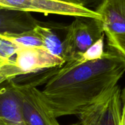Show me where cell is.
Instances as JSON below:
<instances>
[{
  "label": "cell",
  "instance_id": "obj_1",
  "mask_svg": "<svg viewBox=\"0 0 125 125\" xmlns=\"http://www.w3.org/2000/svg\"><path fill=\"white\" fill-rule=\"evenodd\" d=\"M125 73V58L109 46L99 60L66 62L42 90L56 118L77 115L118 85Z\"/></svg>",
  "mask_w": 125,
  "mask_h": 125
},
{
  "label": "cell",
  "instance_id": "obj_2",
  "mask_svg": "<svg viewBox=\"0 0 125 125\" xmlns=\"http://www.w3.org/2000/svg\"><path fill=\"white\" fill-rule=\"evenodd\" d=\"M101 19L77 17L67 26L64 39L66 62L75 61L96 41L104 36Z\"/></svg>",
  "mask_w": 125,
  "mask_h": 125
},
{
  "label": "cell",
  "instance_id": "obj_3",
  "mask_svg": "<svg viewBox=\"0 0 125 125\" xmlns=\"http://www.w3.org/2000/svg\"><path fill=\"white\" fill-rule=\"evenodd\" d=\"M26 125H60L36 85L11 79Z\"/></svg>",
  "mask_w": 125,
  "mask_h": 125
},
{
  "label": "cell",
  "instance_id": "obj_4",
  "mask_svg": "<svg viewBox=\"0 0 125 125\" xmlns=\"http://www.w3.org/2000/svg\"><path fill=\"white\" fill-rule=\"evenodd\" d=\"M121 90L118 85L77 116L80 125H121Z\"/></svg>",
  "mask_w": 125,
  "mask_h": 125
},
{
  "label": "cell",
  "instance_id": "obj_5",
  "mask_svg": "<svg viewBox=\"0 0 125 125\" xmlns=\"http://www.w3.org/2000/svg\"><path fill=\"white\" fill-rule=\"evenodd\" d=\"M4 1L8 9L39 12L45 15L56 14L101 19L100 14L96 10L61 0H4Z\"/></svg>",
  "mask_w": 125,
  "mask_h": 125
},
{
  "label": "cell",
  "instance_id": "obj_6",
  "mask_svg": "<svg viewBox=\"0 0 125 125\" xmlns=\"http://www.w3.org/2000/svg\"><path fill=\"white\" fill-rule=\"evenodd\" d=\"M14 61L23 75L60 67L66 62L41 47H19Z\"/></svg>",
  "mask_w": 125,
  "mask_h": 125
},
{
  "label": "cell",
  "instance_id": "obj_7",
  "mask_svg": "<svg viewBox=\"0 0 125 125\" xmlns=\"http://www.w3.org/2000/svg\"><path fill=\"white\" fill-rule=\"evenodd\" d=\"M0 120L5 125H26L11 79L0 84Z\"/></svg>",
  "mask_w": 125,
  "mask_h": 125
},
{
  "label": "cell",
  "instance_id": "obj_8",
  "mask_svg": "<svg viewBox=\"0 0 125 125\" xmlns=\"http://www.w3.org/2000/svg\"><path fill=\"white\" fill-rule=\"evenodd\" d=\"M96 11L105 34H125V0H103Z\"/></svg>",
  "mask_w": 125,
  "mask_h": 125
},
{
  "label": "cell",
  "instance_id": "obj_9",
  "mask_svg": "<svg viewBox=\"0 0 125 125\" xmlns=\"http://www.w3.org/2000/svg\"><path fill=\"white\" fill-rule=\"evenodd\" d=\"M39 22L30 12L8 9L0 10V34H20L31 31Z\"/></svg>",
  "mask_w": 125,
  "mask_h": 125
},
{
  "label": "cell",
  "instance_id": "obj_10",
  "mask_svg": "<svg viewBox=\"0 0 125 125\" xmlns=\"http://www.w3.org/2000/svg\"><path fill=\"white\" fill-rule=\"evenodd\" d=\"M59 25L58 24H47L40 21L34 30L41 40L44 49L65 61L64 38H61L56 31Z\"/></svg>",
  "mask_w": 125,
  "mask_h": 125
},
{
  "label": "cell",
  "instance_id": "obj_11",
  "mask_svg": "<svg viewBox=\"0 0 125 125\" xmlns=\"http://www.w3.org/2000/svg\"><path fill=\"white\" fill-rule=\"evenodd\" d=\"M1 34L3 39L12 43L18 47H43L41 40L35 33L34 30L20 34L3 33Z\"/></svg>",
  "mask_w": 125,
  "mask_h": 125
},
{
  "label": "cell",
  "instance_id": "obj_12",
  "mask_svg": "<svg viewBox=\"0 0 125 125\" xmlns=\"http://www.w3.org/2000/svg\"><path fill=\"white\" fill-rule=\"evenodd\" d=\"M104 36L91 45L79 59L75 60L80 62L99 60L104 53Z\"/></svg>",
  "mask_w": 125,
  "mask_h": 125
},
{
  "label": "cell",
  "instance_id": "obj_13",
  "mask_svg": "<svg viewBox=\"0 0 125 125\" xmlns=\"http://www.w3.org/2000/svg\"><path fill=\"white\" fill-rule=\"evenodd\" d=\"M108 45L125 58V34H105Z\"/></svg>",
  "mask_w": 125,
  "mask_h": 125
},
{
  "label": "cell",
  "instance_id": "obj_14",
  "mask_svg": "<svg viewBox=\"0 0 125 125\" xmlns=\"http://www.w3.org/2000/svg\"><path fill=\"white\" fill-rule=\"evenodd\" d=\"M18 48L12 43L3 39L0 34V56L10 59L12 56L16 54Z\"/></svg>",
  "mask_w": 125,
  "mask_h": 125
},
{
  "label": "cell",
  "instance_id": "obj_15",
  "mask_svg": "<svg viewBox=\"0 0 125 125\" xmlns=\"http://www.w3.org/2000/svg\"><path fill=\"white\" fill-rule=\"evenodd\" d=\"M22 75V73L19 68L14 69V70L10 71L1 73L0 74V84H1L2 83L6 81V80H9V79H14L17 77Z\"/></svg>",
  "mask_w": 125,
  "mask_h": 125
},
{
  "label": "cell",
  "instance_id": "obj_16",
  "mask_svg": "<svg viewBox=\"0 0 125 125\" xmlns=\"http://www.w3.org/2000/svg\"><path fill=\"white\" fill-rule=\"evenodd\" d=\"M103 0H81L83 6L90 9L91 8L96 9L100 6Z\"/></svg>",
  "mask_w": 125,
  "mask_h": 125
},
{
  "label": "cell",
  "instance_id": "obj_17",
  "mask_svg": "<svg viewBox=\"0 0 125 125\" xmlns=\"http://www.w3.org/2000/svg\"><path fill=\"white\" fill-rule=\"evenodd\" d=\"M17 67L15 65V61H14L8 64H0V74L1 73H6V72L14 70L17 69Z\"/></svg>",
  "mask_w": 125,
  "mask_h": 125
},
{
  "label": "cell",
  "instance_id": "obj_18",
  "mask_svg": "<svg viewBox=\"0 0 125 125\" xmlns=\"http://www.w3.org/2000/svg\"><path fill=\"white\" fill-rule=\"evenodd\" d=\"M121 125H125V105H123L121 110Z\"/></svg>",
  "mask_w": 125,
  "mask_h": 125
},
{
  "label": "cell",
  "instance_id": "obj_19",
  "mask_svg": "<svg viewBox=\"0 0 125 125\" xmlns=\"http://www.w3.org/2000/svg\"><path fill=\"white\" fill-rule=\"evenodd\" d=\"M61 1H66V2H69V3H74V4H79V5L83 6L81 0H61Z\"/></svg>",
  "mask_w": 125,
  "mask_h": 125
},
{
  "label": "cell",
  "instance_id": "obj_20",
  "mask_svg": "<svg viewBox=\"0 0 125 125\" xmlns=\"http://www.w3.org/2000/svg\"><path fill=\"white\" fill-rule=\"evenodd\" d=\"M121 101H122V104L123 105H125V87L121 91Z\"/></svg>",
  "mask_w": 125,
  "mask_h": 125
},
{
  "label": "cell",
  "instance_id": "obj_21",
  "mask_svg": "<svg viewBox=\"0 0 125 125\" xmlns=\"http://www.w3.org/2000/svg\"><path fill=\"white\" fill-rule=\"evenodd\" d=\"M0 6L3 8H4V9H8L5 3H4V0H0Z\"/></svg>",
  "mask_w": 125,
  "mask_h": 125
},
{
  "label": "cell",
  "instance_id": "obj_22",
  "mask_svg": "<svg viewBox=\"0 0 125 125\" xmlns=\"http://www.w3.org/2000/svg\"><path fill=\"white\" fill-rule=\"evenodd\" d=\"M0 125H5L4 123H3L1 120H0Z\"/></svg>",
  "mask_w": 125,
  "mask_h": 125
},
{
  "label": "cell",
  "instance_id": "obj_23",
  "mask_svg": "<svg viewBox=\"0 0 125 125\" xmlns=\"http://www.w3.org/2000/svg\"><path fill=\"white\" fill-rule=\"evenodd\" d=\"M80 125L79 123H77V124H74V125Z\"/></svg>",
  "mask_w": 125,
  "mask_h": 125
},
{
  "label": "cell",
  "instance_id": "obj_24",
  "mask_svg": "<svg viewBox=\"0 0 125 125\" xmlns=\"http://www.w3.org/2000/svg\"><path fill=\"white\" fill-rule=\"evenodd\" d=\"M4 9V8H1V7L0 6V10H1V9Z\"/></svg>",
  "mask_w": 125,
  "mask_h": 125
}]
</instances>
